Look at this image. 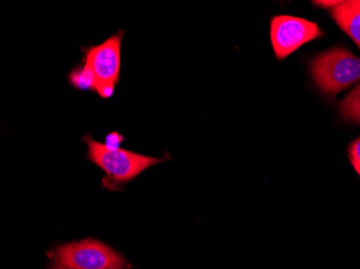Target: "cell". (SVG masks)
Returning a JSON list of instances; mask_svg holds the SVG:
<instances>
[{"label":"cell","mask_w":360,"mask_h":269,"mask_svg":"<svg viewBox=\"0 0 360 269\" xmlns=\"http://www.w3.org/2000/svg\"><path fill=\"white\" fill-rule=\"evenodd\" d=\"M84 141L88 145L89 159L105 171L107 177L104 183L109 189L113 184L118 185L134 179L146 169L163 161L159 157L137 155L120 147L112 149L90 136L84 137Z\"/></svg>","instance_id":"cell-1"},{"label":"cell","mask_w":360,"mask_h":269,"mask_svg":"<svg viewBox=\"0 0 360 269\" xmlns=\"http://www.w3.org/2000/svg\"><path fill=\"white\" fill-rule=\"evenodd\" d=\"M316 86L326 94H338L360 80V58L347 48H333L311 65Z\"/></svg>","instance_id":"cell-2"},{"label":"cell","mask_w":360,"mask_h":269,"mask_svg":"<svg viewBox=\"0 0 360 269\" xmlns=\"http://www.w3.org/2000/svg\"><path fill=\"white\" fill-rule=\"evenodd\" d=\"M56 264L75 269H129L118 252L103 242L84 240L56 247L49 254Z\"/></svg>","instance_id":"cell-3"},{"label":"cell","mask_w":360,"mask_h":269,"mask_svg":"<svg viewBox=\"0 0 360 269\" xmlns=\"http://www.w3.org/2000/svg\"><path fill=\"white\" fill-rule=\"evenodd\" d=\"M122 36L123 32H118L86 50L84 66L92 76L94 91L103 98L112 96L120 77Z\"/></svg>","instance_id":"cell-4"},{"label":"cell","mask_w":360,"mask_h":269,"mask_svg":"<svg viewBox=\"0 0 360 269\" xmlns=\"http://www.w3.org/2000/svg\"><path fill=\"white\" fill-rule=\"evenodd\" d=\"M323 36L319 26L314 22L295 16H275L271 23V41L278 60L287 58L303 44Z\"/></svg>","instance_id":"cell-5"},{"label":"cell","mask_w":360,"mask_h":269,"mask_svg":"<svg viewBox=\"0 0 360 269\" xmlns=\"http://www.w3.org/2000/svg\"><path fill=\"white\" fill-rule=\"evenodd\" d=\"M331 15L360 48V0L341 1L331 9Z\"/></svg>","instance_id":"cell-6"},{"label":"cell","mask_w":360,"mask_h":269,"mask_svg":"<svg viewBox=\"0 0 360 269\" xmlns=\"http://www.w3.org/2000/svg\"><path fill=\"white\" fill-rule=\"evenodd\" d=\"M339 110L345 120L360 123V84L340 103Z\"/></svg>","instance_id":"cell-7"},{"label":"cell","mask_w":360,"mask_h":269,"mask_svg":"<svg viewBox=\"0 0 360 269\" xmlns=\"http://www.w3.org/2000/svg\"><path fill=\"white\" fill-rule=\"evenodd\" d=\"M70 80L72 86L79 90L94 91V81H93L90 72L84 66L80 70L72 72V74H70Z\"/></svg>","instance_id":"cell-8"},{"label":"cell","mask_w":360,"mask_h":269,"mask_svg":"<svg viewBox=\"0 0 360 269\" xmlns=\"http://www.w3.org/2000/svg\"><path fill=\"white\" fill-rule=\"evenodd\" d=\"M349 159H351L352 165L356 169L360 168V137L356 139L351 147H349Z\"/></svg>","instance_id":"cell-9"},{"label":"cell","mask_w":360,"mask_h":269,"mask_svg":"<svg viewBox=\"0 0 360 269\" xmlns=\"http://www.w3.org/2000/svg\"><path fill=\"white\" fill-rule=\"evenodd\" d=\"M121 140H122V136L119 135L116 131H113L110 135H108L106 138L107 143L105 145L107 147H112V149H118L119 145H120Z\"/></svg>","instance_id":"cell-10"},{"label":"cell","mask_w":360,"mask_h":269,"mask_svg":"<svg viewBox=\"0 0 360 269\" xmlns=\"http://www.w3.org/2000/svg\"><path fill=\"white\" fill-rule=\"evenodd\" d=\"M315 5L317 7H323V8H335V6L341 4V1H335V0H319V1H314Z\"/></svg>","instance_id":"cell-11"},{"label":"cell","mask_w":360,"mask_h":269,"mask_svg":"<svg viewBox=\"0 0 360 269\" xmlns=\"http://www.w3.org/2000/svg\"><path fill=\"white\" fill-rule=\"evenodd\" d=\"M50 269H75V268H72V267L64 266V265L54 264L53 266H52L51 268H50Z\"/></svg>","instance_id":"cell-12"},{"label":"cell","mask_w":360,"mask_h":269,"mask_svg":"<svg viewBox=\"0 0 360 269\" xmlns=\"http://www.w3.org/2000/svg\"><path fill=\"white\" fill-rule=\"evenodd\" d=\"M356 171H357L358 175L360 176V168H359V169H356Z\"/></svg>","instance_id":"cell-13"}]
</instances>
